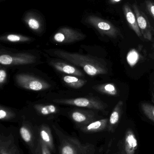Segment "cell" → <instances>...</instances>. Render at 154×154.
<instances>
[{
    "mask_svg": "<svg viewBox=\"0 0 154 154\" xmlns=\"http://www.w3.org/2000/svg\"><path fill=\"white\" fill-rule=\"evenodd\" d=\"M52 53L55 57L80 67L86 74L90 76L106 75L108 73V69L105 64L95 57L78 53H71L60 50H54Z\"/></svg>",
    "mask_w": 154,
    "mask_h": 154,
    "instance_id": "cell-1",
    "label": "cell"
},
{
    "mask_svg": "<svg viewBox=\"0 0 154 154\" xmlns=\"http://www.w3.org/2000/svg\"><path fill=\"white\" fill-rule=\"evenodd\" d=\"M85 22L94 27L99 33L111 38H116L120 35V31L117 27L108 21L103 20L95 15H89Z\"/></svg>",
    "mask_w": 154,
    "mask_h": 154,
    "instance_id": "cell-2",
    "label": "cell"
},
{
    "mask_svg": "<svg viewBox=\"0 0 154 154\" xmlns=\"http://www.w3.org/2000/svg\"><path fill=\"white\" fill-rule=\"evenodd\" d=\"M53 101L59 104L87 108L97 110H103L107 107L106 105L103 101L95 97H80L68 99H55Z\"/></svg>",
    "mask_w": 154,
    "mask_h": 154,
    "instance_id": "cell-3",
    "label": "cell"
},
{
    "mask_svg": "<svg viewBox=\"0 0 154 154\" xmlns=\"http://www.w3.org/2000/svg\"><path fill=\"white\" fill-rule=\"evenodd\" d=\"M15 79L19 86L30 90H44L50 87L49 84L45 81L27 74H19L16 75Z\"/></svg>",
    "mask_w": 154,
    "mask_h": 154,
    "instance_id": "cell-4",
    "label": "cell"
},
{
    "mask_svg": "<svg viewBox=\"0 0 154 154\" xmlns=\"http://www.w3.org/2000/svg\"><path fill=\"white\" fill-rule=\"evenodd\" d=\"M86 36L79 31L70 27H62L59 29L52 36L54 42L67 44L77 42L84 39Z\"/></svg>",
    "mask_w": 154,
    "mask_h": 154,
    "instance_id": "cell-5",
    "label": "cell"
},
{
    "mask_svg": "<svg viewBox=\"0 0 154 154\" xmlns=\"http://www.w3.org/2000/svg\"><path fill=\"white\" fill-rule=\"evenodd\" d=\"M36 57L29 53L2 54L0 56V63L4 66L29 65L34 63Z\"/></svg>",
    "mask_w": 154,
    "mask_h": 154,
    "instance_id": "cell-6",
    "label": "cell"
},
{
    "mask_svg": "<svg viewBox=\"0 0 154 154\" xmlns=\"http://www.w3.org/2000/svg\"><path fill=\"white\" fill-rule=\"evenodd\" d=\"M23 20L29 29L37 33L42 32L44 29L43 18L34 11H29L24 14Z\"/></svg>",
    "mask_w": 154,
    "mask_h": 154,
    "instance_id": "cell-7",
    "label": "cell"
},
{
    "mask_svg": "<svg viewBox=\"0 0 154 154\" xmlns=\"http://www.w3.org/2000/svg\"><path fill=\"white\" fill-rule=\"evenodd\" d=\"M133 8L142 36L148 40H152V28L147 17L137 5L134 4Z\"/></svg>",
    "mask_w": 154,
    "mask_h": 154,
    "instance_id": "cell-8",
    "label": "cell"
},
{
    "mask_svg": "<svg viewBox=\"0 0 154 154\" xmlns=\"http://www.w3.org/2000/svg\"><path fill=\"white\" fill-rule=\"evenodd\" d=\"M50 65L58 71L75 76H84L82 72L76 67L61 61H51Z\"/></svg>",
    "mask_w": 154,
    "mask_h": 154,
    "instance_id": "cell-9",
    "label": "cell"
},
{
    "mask_svg": "<svg viewBox=\"0 0 154 154\" xmlns=\"http://www.w3.org/2000/svg\"><path fill=\"white\" fill-rule=\"evenodd\" d=\"M138 147L136 137L133 130L128 128L126 132L124 140L125 154H135Z\"/></svg>",
    "mask_w": 154,
    "mask_h": 154,
    "instance_id": "cell-10",
    "label": "cell"
},
{
    "mask_svg": "<svg viewBox=\"0 0 154 154\" xmlns=\"http://www.w3.org/2000/svg\"><path fill=\"white\" fill-rule=\"evenodd\" d=\"M124 102L119 100L115 106L108 121V130L110 132H114L119 122L123 113Z\"/></svg>",
    "mask_w": 154,
    "mask_h": 154,
    "instance_id": "cell-11",
    "label": "cell"
},
{
    "mask_svg": "<svg viewBox=\"0 0 154 154\" xmlns=\"http://www.w3.org/2000/svg\"><path fill=\"white\" fill-rule=\"evenodd\" d=\"M123 9L126 19L129 26L138 37H142V33L138 26L135 14L134 13L129 5H124Z\"/></svg>",
    "mask_w": 154,
    "mask_h": 154,
    "instance_id": "cell-12",
    "label": "cell"
},
{
    "mask_svg": "<svg viewBox=\"0 0 154 154\" xmlns=\"http://www.w3.org/2000/svg\"><path fill=\"white\" fill-rule=\"evenodd\" d=\"M71 116L73 120L77 123L89 124L93 122L95 115L91 111L77 109L72 112Z\"/></svg>",
    "mask_w": 154,
    "mask_h": 154,
    "instance_id": "cell-13",
    "label": "cell"
},
{
    "mask_svg": "<svg viewBox=\"0 0 154 154\" xmlns=\"http://www.w3.org/2000/svg\"><path fill=\"white\" fill-rule=\"evenodd\" d=\"M108 119H100L90 123L85 126L84 129L86 132H95L105 130L108 126Z\"/></svg>",
    "mask_w": 154,
    "mask_h": 154,
    "instance_id": "cell-14",
    "label": "cell"
},
{
    "mask_svg": "<svg viewBox=\"0 0 154 154\" xmlns=\"http://www.w3.org/2000/svg\"><path fill=\"white\" fill-rule=\"evenodd\" d=\"M93 88L98 92L111 96H116L118 91L115 85L113 83H107L95 86Z\"/></svg>",
    "mask_w": 154,
    "mask_h": 154,
    "instance_id": "cell-15",
    "label": "cell"
},
{
    "mask_svg": "<svg viewBox=\"0 0 154 154\" xmlns=\"http://www.w3.org/2000/svg\"><path fill=\"white\" fill-rule=\"evenodd\" d=\"M2 41L10 42H26L32 40L30 37L17 34H9L3 35L0 38Z\"/></svg>",
    "mask_w": 154,
    "mask_h": 154,
    "instance_id": "cell-16",
    "label": "cell"
},
{
    "mask_svg": "<svg viewBox=\"0 0 154 154\" xmlns=\"http://www.w3.org/2000/svg\"><path fill=\"white\" fill-rule=\"evenodd\" d=\"M63 80L69 87L76 89L81 88L87 82L85 80L80 79L75 76H64L63 77Z\"/></svg>",
    "mask_w": 154,
    "mask_h": 154,
    "instance_id": "cell-17",
    "label": "cell"
},
{
    "mask_svg": "<svg viewBox=\"0 0 154 154\" xmlns=\"http://www.w3.org/2000/svg\"><path fill=\"white\" fill-rule=\"evenodd\" d=\"M34 107L38 113L44 116L55 114L58 112V109L53 105L37 104L34 105Z\"/></svg>",
    "mask_w": 154,
    "mask_h": 154,
    "instance_id": "cell-18",
    "label": "cell"
},
{
    "mask_svg": "<svg viewBox=\"0 0 154 154\" xmlns=\"http://www.w3.org/2000/svg\"><path fill=\"white\" fill-rule=\"evenodd\" d=\"M142 111L148 119L154 122V106L147 103H142L141 106Z\"/></svg>",
    "mask_w": 154,
    "mask_h": 154,
    "instance_id": "cell-19",
    "label": "cell"
},
{
    "mask_svg": "<svg viewBox=\"0 0 154 154\" xmlns=\"http://www.w3.org/2000/svg\"><path fill=\"white\" fill-rule=\"evenodd\" d=\"M41 138L43 141V143L48 145V146L51 147L52 145V141L51 137L48 128H42L40 132Z\"/></svg>",
    "mask_w": 154,
    "mask_h": 154,
    "instance_id": "cell-20",
    "label": "cell"
},
{
    "mask_svg": "<svg viewBox=\"0 0 154 154\" xmlns=\"http://www.w3.org/2000/svg\"><path fill=\"white\" fill-rule=\"evenodd\" d=\"M20 134L26 143H30L31 140V134L30 130L25 127H22L20 129Z\"/></svg>",
    "mask_w": 154,
    "mask_h": 154,
    "instance_id": "cell-21",
    "label": "cell"
},
{
    "mask_svg": "<svg viewBox=\"0 0 154 154\" xmlns=\"http://www.w3.org/2000/svg\"><path fill=\"white\" fill-rule=\"evenodd\" d=\"M12 113L9 110L1 106L0 110V119H8L11 116Z\"/></svg>",
    "mask_w": 154,
    "mask_h": 154,
    "instance_id": "cell-22",
    "label": "cell"
},
{
    "mask_svg": "<svg viewBox=\"0 0 154 154\" xmlns=\"http://www.w3.org/2000/svg\"><path fill=\"white\" fill-rule=\"evenodd\" d=\"M61 154H76V150L71 146H64L61 151Z\"/></svg>",
    "mask_w": 154,
    "mask_h": 154,
    "instance_id": "cell-23",
    "label": "cell"
},
{
    "mask_svg": "<svg viewBox=\"0 0 154 154\" xmlns=\"http://www.w3.org/2000/svg\"><path fill=\"white\" fill-rule=\"evenodd\" d=\"M7 78V74L6 71L3 69L0 70V85L1 87L5 83Z\"/></svg>",
    "mask_w": 154,
    "mask_h": 154,
    "instance_id": "cell-24",
    "label": "cell"
},
{
    "mask_svg": "<svg viewBox=\"0 0 154 154\" xmlns=\"http://www.w3.org/2000/svg\"><path fill=\"white\" fill-rule=\"evenodd\" d=\"M146 6H147V10L150 13V14L152 15L154 18V3L150 1L146 2Z\"/></svg>",
    "mask_w": 154,
    "mask_h": 154,
    "instance_id": "cell-25",
    "label": "cell"
},
{
    "mask_svg": "<svg viewBox=\"0 0 154 154\" xmlns=\"http://www.w3.org/2000/svg\"><path fill=\"white\" fill-rule=\"evenodd\" d=\"M41 144L42 154H50L48 150V148H47V145L42 142H41Z\"/></svg>",
    "mask_w": 154,
    "mask_h": 154,
    "instance_id": "cell-26",
    "label": "cell"
},
{
    "mask_svg": "<svg viewBox=\"0 0 154 154\" xmlns=\"http://www.w3.org/2000/svg\"><path fill=\"white\" fill-rule=\"evenodd\" d=\"M121 0H109V2L111 4H116L119 2Z\"/></svg>",
    "mask_w": 154,
    "mask_h": 154,
    "instance_id": "cell-27",
    "label": "cell"
},
{
    "mask_svg": "<svg viewBox=\"0 0 154 154\" xmlns=\"http://www.w3.org/2000/svg\"><path fill=\"white\" fill-rule=\"evenodd\" d=\"M2 154H8L5 153H2Z\"/></svg>",
    "mask_w": 154,
    "mask_h": 154,
    "instance_id": "cell-28",
    "label": "cell"
}]
</instances>
